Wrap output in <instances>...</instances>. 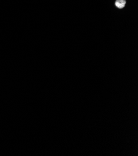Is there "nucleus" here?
Returning a JSON list of instances; mask_svg holds the SVG:
<instances>
[{
    "label": "nucleus",
    "instance_id": "f257e3e1",
    "mask_svg": "<svg viewBox=\"0 0 138 156\" xmlns=\"http://www.w3.org/2000/svg\"><path fill=\"white\" fill-rule=\"evenodd\" d=\"M126 3V0H116L115 4L118 9H123L125 6Z\"/></svg>",
    "mask_w": 138,
    "mask_h": 156
}]
</instances>
